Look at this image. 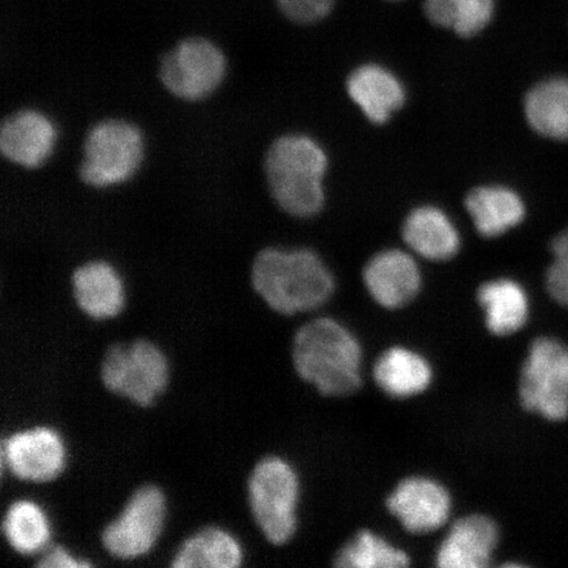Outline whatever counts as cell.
I'll return each mask as SVG.
<instances>
[{
    "instance_id": "6da1fadb",
    "label": "cell",
    "mask_w": 568,
    "mask_h": 568,
    "mask_svg": "<svg viewBox=\"0 0 568 568\" xmlns=\"http://www.w3.org/2000/svg\"><path fill=\"white\" fill-rule=\"evenodd\" d=\"M252 284L268 307L282 315L314 311L335 293L331 270L310 248H264L253 261Z\"/></svg>"
},
{
    "instance_id": "7a4b0ae2",
    "label": "cell",
    "mask_w": 568,
    "mask_h": 568,
    "mask_svg": "<svg viewBox=\"0 0 568 568\" xmlns=\"http://www.w3.org/2000/svg\"><path fill=\"white\" fill-rule=\"evenodd\" d=\"M326 170L328 155L316 140L305 134H284L270 145L265 155L270 194L283 212L294 217H312L323 210Z\"/></svg>"
},
{
    "instance_id": "3957f363",
    "label": "cell",
    "mask_w": 568,
    "mask_h": 568,
    "mask_svg": "<svg viewBox=\"0 0 568 568\" xmlns=\"http://www.w3.org/2000/svg\"><path fill=\"white\" fill-rule=\"evenodd\" d=\"M294 366L305 382L324 396H347L361 387V345L333 318H317L297 331Z\"/></svg>"
},
{
    "instance_id": "277c9868",
    "label": "cell",
    "mask_w": 568,
    "mask_h": 568,
    "mask_svg": "<svg viewBox=\"0 0 568 568\" xmlns=\"http://www.w3.org/2000/svg\"><path fill=\"white\" fill-rule=\"evenodd\" d=\"M144 160L145 138L140 128L128 120L110 118L90 128L78 173L87 186L106 190L130 182Z\"/></svg>"
},
{
    "instance_id": "5b68a950",
    "label": "cell",
    "mask_w": 568,
    "mask_h": 568,
    "mask_svg": "<svg viewBox=\"0 0 568 568\" xmlns=\"http://www.w3.org/2000/svg\"><path fill=\"white\" fill-rule=\"evenodd\" d=\"M229 60L216 41L187 36L162 55L159 75L162 87L180 101L202 102L222 87Z\"/></svg>"
},
{
    "instance_id": "8992f818",
    "label": "cell",
    "mask_w": 568,
    "mask_h": 568,
    "mask_svg": "<svg viewBox=\"0 0 568 568\" xmlns=\"http://www.w3.org/2000/svg\"><path fill=\"white\" fill-rule=\"evenodd\" d=\"M252 514L267 541L284 545L296 531L300 480L294 468L278 457L262 459L248 479Z\"/></svg>"
},
{
    "instance_id": "52a82bcc",
    "label": "cell",
    "mask_w": 568,
    "mask_h": 568,
    "mask_svg": "<svg viewBox=\"0 0 568 568\" xmlns=\"http://www.w3.org/2000/svg\"><path fill=\"white\" fill-rule=\"evenodd\" d=\"M518 396L525 410L550 422L568 416V347L548 337L531 344L523 366Z\"/></svg>"
},
{
    "instance_id": "ba28073f",
    "label": "cell",
    "mask_w": 568,
    "mask_h": 568,
    "mask_svg": "<svg viewBox=\"0 0 568 568\" xmlns=\"http://www.w3.org/2000/svg\"><path fill=\"white\" fill-rule=\"evenodd\" d=\"M101 375L111 393L149 407L168 387L169 364L159 346L138 339L112 346L104 355Z\"/></svg>"
},
{
    "instance_id": "9c48e42d",
    "label": "cell",
    "mask_w": 568,
    "mask_h": 568,
    "mask_svg": "<svg viewBox=\"0 0 568 568\" xmlns=\"http://www.w3.org/2000/svg\"><path fill=\"white\" fill-rule=\"evenodd\" d=\"M165 517L166 500L161 489L155 486L141 487L116 520L104 529V548L120 559L144 556L159 541Z\"/></svg>"
},
{
    "instance_id": "30bf717a",
    "label": "cell",
    "mask_w": 568,
    "mask_h": 568,
    "mask_svg": "<svg viewBox=\"0 0 568 568\" xmlns=\"http://www.w3.org/2000/svg\"><path fill=\"white\" fill-rule=\"evenodd\" d=\"M59 141V126L45 112H13L0 128V152L19 168L34 170L51 160Z\"/></svg>"
},
{
    "instance_id": "8fae6325",
    "label": "cell",
    "mask_w": 568,
    "mask_h": 568,
    "mask_svg": "<svg viewBox=\"0 0 568 568\" xmlns=\"http://www.w3.org/2000/svg\"><path fill=\"white\" fill-rule=\"evenodd\" d=\"M387 508L403 528L414 535L435 531L449 520L452 499L438 481L410 477L404 479L387 499Z\"/></svg>"
},
{
    "instance_id": "7c38bea8",
    "label": "cell",
    "mask_w": 568,
    "mask_h": 568,
    "mask_svg": "<svg viewBox=\"0 0 568 568\" xmlns=\"http://www.w3.org/2000/svg\"><path fill=\"white\" fill-rule=\"evenodd\" d=\"M2 462L19 479L51 481L65 466V447L54 430L34 428L3 442Z\"/></svg>"
},
{
    "instance_id": "4fadbf2b",
    "label": "cell",
    "mask_w": 568,
    "mask_h": 568,
    "mask_svg": "<svg viewBox=\"0 0 568 568\" xmlns=\"http://www.w3.org/2000/svg\"><path fill=\"white\" fill-rule=\"evenodd\" d=\"M364 282L368 294L383 308L399 310L420 293L422 273L412 255L389 248L367 262Z\"/></svg>"
},
{
    "instance_id": "5bb4252c",
    "label": "cell",
    "mask_w": 568,
    "mask_h": 568,
    "mask_svg": "<svg viewBox=\"0 0 568 568\" xmlns=\"http://www.w3.org/2000/svg\"><path fill=\"white\" fill-rule=\"evenodd\" d=\"M497 542L499 528L493 518L483 515L459 518L439 546L436 564L442 568L487 567Z\"/></svg>"
},
{
    "instance_id": "9a60e30c",
    "label": "cell",
    "mask_w": 568,
    "mask_h": 568,
    "mask_svg": "<svg viewBox=\"0 0 568 568\" xmlns=\"http://www.w3.org/2000/svg\"><path fill=\"white\" fill-rule=\"evenodd\" d=\"M74 300L84 314L95 320L116 317L125 305V288L118 270L106 261H90L75 268Z\"/></svg>"
},
{
    "instance_id": "2e32d148",
    "label": "cell",
    "mask_w": 568,
    "mask_h": 568,
    "mask_svg": "<svg viewBox=\"0 0 568 568\" xmlns=\"http://www.w3.org/2000/svg\"><path fill=\"white\" fill-rule=\"evenodd\" d=\"M353 102L374 124H385L406 102V89L394 73L376 63L353 71L346 83Z\"/></svg>"
},
{
    "instance_id": "e0dca14e",
    "label": "cell",
    "mask_w": 568,
    "mask_h": 568,
    "mask_svg": "<svg viewBox=\"0 0 568 568\" xmlns=\"http://www.w3.org/2000/svg\"><path fill=\"white\" fill-rule=\"evenodd\" d=\"M407 245L422 257L447 261L459 252L460 236L443 210L423 205L412 211L403 225Z\"/></svg>"
},
{
    "instance_id": "ac0fdd59",
    "label": "cell",
    "mask_w": 568,
    "mask_h": 568,
    "mask_svg": "<svg viewBox=\"0 0 568 568\" xmlns=\"http://www.w3.org/2000/svg\"><path fill=\"white\" fill-rule=\"evenodd\" d=\"M466 209L483 237H497L524 222L527 207L515 190L506 186H481L466 197Z\"/></svg>"
},
{
    "instance_id": "d6986e66",
    "label": "cell",
    "mask_w": 568,
    "mask_h": 568,
    "mask_svg": "<svg viewBox=\"0 0 568 568\" xmlns=\"http://www.w3.org/2000/svg\"><path fill=\"white\" fill-rule=\"evenodd\" d=\"M524 111L539 136L568 142V77L546 78L532 87L525 97Z\"/></svg>"
},
{
    "instance_id": "ffe728a7",
    "label": "cell",
    "mask_w": 568,
    "mask_h": 568,
    "mask_svg": "<svg viewBox=\"0 0 568 568\" xmlns=\"http://www.w3.org/2000/svg\"><path fill=\"white\" fill-rule=\"evenodd\" d=\"M478 302L485 310L487 328L495 336L514 335L528 322L529 297L516 281L501 278L483 283Z\"/></svg>"
},
{
    "instance_id": "44dd1931",
    "label": "cell",
    "mask_w": 568,
    "mask_h": 568,
    "mask_svg": "<svg viewBox=\"0 0 568 568\" xmlns=\"http://www.w3.org/2000/svg\"><path fill=\"white\" fill-rule=\"evenodd\" d=\"M373 374L382 390L400 399L424 393L433 378L429 362L400 346L383 353L375 362Z\"/></svg>"
},
{
    "instance_id": "7402d4cb",
    "label": "cell",
    "mask_w": 568,
    "mask_h": 568,
    "mask_svg": "<svg viewBox=\"0 0 568 568\" xmlns=\"http://www.w3.org/2000/svg\"><path fill=\"white\" fill-rule=\"evenodd\" d=\"M243 562V551L236 538L219 528H205L190 537L176 552L175 568H236Z\"/></svg>"
},
{
    "instance_id": "603a6c76",
    "label": "cell",
    "mask_w": 568,
    "mask_h": 568,
    "mask_svg": "<svg viewBox=\"0 0 568 568\" xmlns=\"http://www.w3.org/2000/svg\"><path fill=\"white\" fill-rule=\"evenodd\" d=\"M423 10L432 24L470 39L491 24L496 0H424Z\"/></svg>"
},
{
    "instance_id": "cb8c5ba5",
    "label": "cell",
    "mask_w": 568,
    "mask_h": 568,
    "mask_svg": "<svg viewBox=\"0 0 568 568\" xmlns=\"http://www.w3.org/2000/svg\"><path fill=\"white\" fill-rule=\"evenodd\" d=\"M3 532L11 548L20 554L39 552L51 539V528L42 509L32 501L11 504L3 520Z\"/></svg>"
},
{
    "instance_id": "d4e9b609",
    "label": "cell",
    "mask_w": 568,
    "mask_h": 568,
    "mask_svg": "<svg viewBox=\"0 0 568 568\" xmlns=\"http://www.w3.org/2000/svg\"><path fill=\"white\" fill-rule=\"evenodd\" d=\"M409 562L406 552L371 530L359 531L335 558V566L343 568H403Z\"/></svg>"
},
{
    "instance_id": "484cf974",
    "label": "cell",
    "mask_w": 568,
    "mask_h": 568,
    "mask_svg": "<svg viewBox=\"0 0 568 568\" xmlns=\"http://www.w3.org/2000/svg\"><path fill=\"white\" fill-rule=\"evenodd\" d=\"M276 9L295 24L311 26L329 17L337 0H274Z\"/></svg>"
},
{
    "instance_id": "4316f807",
    "label": "cell",
    "mask_w": 568,
    "mask_h": 568,
    "mask_svg": "<svg viewBox=\"0 0 568 568\" xmlns=\"http://www.w3.org/2000/svg\"><path fill=\"white\" fill-rule=\"evenodd\" d=\"M546 288L554 301L568 308V261L554 260L546 273Z\"/></svg>"
},
{
    "instance_id": "83f0119b",
    "label": "cell",
    "mask_w": 568,
    "mask_h": 568,
    "mask_svg": "<svg viewBox=\"0 0 568 568\" xmlns=\"http://www.w3.org/2000/svg\"><path fill=\"white\" fill-rule=\"evenodd\" d=\"M90 566V564L83 562V560H77L71 557L70 554L65 549L60 548V546H55L54 549L45 554L38 564L40 568H83Z\"/></svg>"
},
{
    "instance_id": "f1b7e54d",
    "label": "cell",
    "mask_w": 568,
    "mask_h": 568,
    "mask_svg": "<svg viewBox=\"0 0 568 568\" xmlns=\"http://www.w3.org/2000/svg\"><path fill=\"white\" fill-rule=\"evenodd\" d=\"M554 260L568 261V229L560 232L551 243Z\"/></svg>"
},
{
    "instance_id": "f546056e",
    "label": "cell",
    "mask_w": 568,
    "mask_h": 568,
    "mask_svg": "<svg viewBox=\"0 0 568 568\" xmlns=\"http://www.w3.org/2000/svg\"><path fill=\"white\" fill-rule=\"evenodd\" d=\"M388 2H402V0H388Z\"/></svg>"
}]
</instances>
